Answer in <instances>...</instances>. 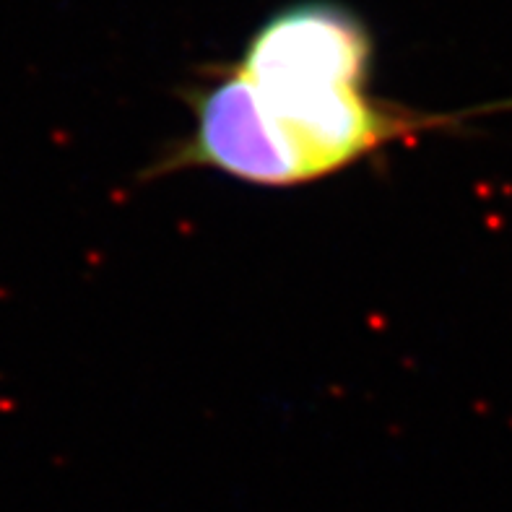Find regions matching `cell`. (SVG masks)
Wrapping results in <instances>:
<instances>
[{
	"instance_id": "6da1fadb",
	"label": "cell",
	"mask_w": 512,
	"mask_h": 512,
	"mask_svg": "<svg viewBox=\"0 0 512 512\" xmlns=\"http://www.w3.org/2000/svg\"><path fill=\"white\" fill-rule=\"evenodd\" d=\"M372 65L375 39L351 8L336 0L284 6L255 29L237 63L185 94L193 130L149 177L198 167L260 188H297L455 123V115L377 99Z\"/></svg>"
}]
</instances>
